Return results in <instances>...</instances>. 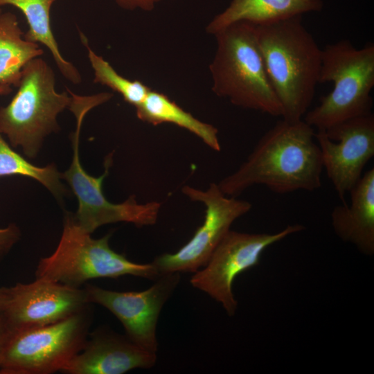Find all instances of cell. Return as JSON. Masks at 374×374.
Returning a JSON list of instances; mask_svg holds the SVG:
<instances>
[{
  "label": "cell",
  "mask_w": 374,
  "mask_h": 374,
  "mask_svg": "<svg viewBox=\"0 0 374 374\" xmlns=\"http://www.w3.org/2000/svg\"><path fill=\"white\" fill-rule=\"evenodd\" d=\"M314 129L303 119L278 121L259 139L245 161L218 184L231 197L261 184L278 194L314 191L323 170Z\"/></svg>",
  "instance_id": "6da1fadb"
},
{
  "label": "cell",
  "mask_w": 374,
  "mask_h": 374,
  "mask_svg": "<svg viewBox=\"0 0 374 374\" xmlns=\"http://www.w3.org/2000/svg\"><path fill=\"white\" fill-rule=\"evenodd\" d=\"M258 46L282 118L301 121L319 83L322 49L302 22V15L255 24Z\"/></svg>",
  "instance_id": "7a4b0ae2"
},
{
  "label": "cell",
  "mask_w": 374,
  "mask_h": 374,
  "mask_svg": "<svg viewBox=\"0 0 374 374\" xmlns=\"http://www.w3.org/2000/svg\"><path fill=\"white\" fill-rule=\"evenodd\" d=\"M214 36L217 48L209 65L214 93L235 106L282 117L283 108L265 66L255 24L238 21Z\"/></svg>",
  "instance_id": "3957f363"
},
{
  "label": "cell",
  "mask_w": 374,
  "mask_h": 374,
  "mask_svg": "<svg viewBox=\"0 0 374 374\" xmlns=\"http://www.w3.org/2000/svg\"><path fill=\"white\" fill-rule=\"evenodd\" d=\"M333 82L332 90L306 112L303 120L317 130L329 129L347 120L372 113L374 45L357 48L348 40L322 49L319 83Z\"/></svg>",
  "instance_id": "277c9868"
},
{
  "label": "cell",
  "mask_w": 374,
  "mask_h": 374,
  "mask_svg": "<svg viewBox=\"0 0 374 374\" xmlns=\"http://www.w3.org/2000/svg\"><path fill=\"white\" fill-rule=\"evenodd\" d=\"M17 87L9 104L0 107V132L12 147H21L33 159L44 138L59 130L57 116L69 109L72 92L56 91L55 73L41 57L26 64Z\"/></svg>",
  "instance_id": "5b68a950"
},
{
  "label": "cell",
  "mask_w": 374,
  "mask_h": 374,
  "mask_svg": "<svg viewBox=\"0 0 374 374\" xmlns=\"http://www.w3.org/2000/svg\"><path fill=\"white\" fill-rule=\"evenodd\" d=\"M110 236L93 238L77 224L73 214L67 213L57 247L52 254L39 260L36 278L80 287L93 278L131 275L156 280L160 276L152 262L136 263L114 251L109 244Z\"/></svg>",
  "instance_id": "8992f818"
},
{
  "label": "cell",
  "mask_w": 374,
  "mask_h": 374,
  "mask_svg": "<svg viewBox=\"0 0 374 374\" xmlns=\"http://www.w3.org/2000/svg\"><path fill=\"white\" fill-rule=\"evenodd\" d=\"M96 106L90 97H77L70 109L76 117V130L72 136L73 158L69 168L61 174V178L69 185L78 202V208L73 215L77 224L91 234L98 227L111 223L125 222L137 226L154 224L158 217L161 204L151 202L139 204L130 197L121 204H113L105 197L102 188L108 173L111 154L106 159L105 171L99 177L89 175L82 168L79 157L81 125L87 112Z\"/></svg>",
  "instance_id": "52a82bcc"
},
{
  "label": "cell",
  "mask_w": 374,
  "mask_h": 374,
  "mask_svg": "<svg viewBox=\"0 0 374 374\" xmlns=\"http://www.w3.org/2000/svg\"><path fill=\"white\" fill-rule=\"evenodd\" d=\"M89 306L60 321L12 332L0 374H50L61 370L82 349L91 323Z\"/></svg>",
  "instance_id": "ba28073f"
},
{
  "label": "cell",
  "mask_w": 374,
  "mask_h": 374,
  "mask_svg": "<svg viewBox=\"0 0 374 374\" xmlns=\"http://www.w3.org/2000/svg\"><path fill=\"white\" fill-rule=\"evenodd\" d=\"M304 229L301 224H292L275 233H249L230 230L203 269L195 272L190 283L220 303L229 316H233L238 308L233 293L235 278L257 265L268 247Z\"/></svg>",
  "instance_id": "9c48e42d"
},
{
  "label": "cell",
  "mask_w": 374,
  "mask_h": 374,
  "mask_svg": "<svg viewBox=\"0 0 374 374\" xmlns=\"http://www.w3.org/2000/svg\"><path fill=\"white\" fill-rule=\"evenodd\" d=\"M181 190L191 200L204 204V221L192 238L177 251L154 258L152 263L160 275L195 273L205 266L234 221L251 208L250 202L224 195L217 184H211L204 191L188 186H184Z\"/></svg>",
  "instance_id": "30bf717a"
},
{
  "label": "cell",
  "mask_w": 374,
  "mask_h": 374,
  "mask_svg": "<svg viewBox=\"0 0 374 374\" xmlns=\"http://www.w3.org/2000/svg\"><path fill=\"white\" fill-rule=\"evenodd\" d=\"M179 280L180 273L174 272L160 275L154 284L141 292H116L91 285L84 289L90 303L103 306L121 321L130 341L156 353L159 314Z\"/></svg>",
  "instance_id": "8fae6325"
},
{
  "label": "cell",
  "mask_w": 374,
  "mask_h": 374,
  "mask_svg": "<svg viewBox=\"0 0 374 374\" xmlns=\"http://www.w3.org/2000/svg\"><path fill=\"white\" fill-rule=\"evenodd\" d=\"M323 169L342 203L374 155V115L355 117L314 134Z\"/></svg>",
  "instance_id": "7c38bea8"
},
{
  "label": "cell",
  "mask_w": 374,
  "mask_h": 374,
  "mask_svg": "<svg viewBox=\"0 0 374 374\" xmlns=\"http://www.w3.org/2000/svg\"><path fill=\"white\" fill-rule=\"evenodd\" d=\"M84 289L35 278L7 287L1 311L12 332L50 325L90 306Z\"/></svg>",
  "instance_id": "4fadbf2b"
},
{
  "label": "cell",
  "mask_w": 374,
  "mask_h": 374,
  "mask_svg": "<svg viewBox=\"0 0 374 374\" xmlns=\"http://www.w3.org/2000/svg\"><path fill=\"white\" fill-rule=\"evenodd\" d=\"M157 362L148 351L108 328L88 335L82 349L61 370L66 374H123L134 368H150Z\"/></svg>",
  "instance_id": "5bb4252c"
},
{
  "label": "cell",
  "mask_w": 374,
  "mask_h": 374,
  "mask_svg": "<svg viewBox=\"0 0 374 374\" xmlns=\"http://www.w3.org/2000/svg\"><path fill=\"white\" fill-rule=\"evenodd\" d=\"M350 204L336 206L331 213L335 233L368 256L374 253V168L366 171L350 190Z\"/></svg>",
  "instance_id": "9a60e30c"
},
{
  "label": "cell",
  "mask_w": 374,
  "mask_h": 374,
  "mask_svg": "<svg viewBox=\"0 0 374 374\" xmlns=\"http://www.w3.org/2000/svg\"><path fill=\"white\" fill-rule=\"evenodd\" d=\"M322 0H231L229 6L208 24L211 35L238 21L253 24L272 22L323 8Z\"/></svg>",
  "instance_id": "2e32d148"
},
{
  "label": "cell",
  "mask_w": 374,
  "mask_h": 374,
  "mask_svg": "<svg viewBox=\"0 0 374 374\" xmlns=\"http://www.w3.org/2000/svg\"><path fill=\"white\" fill-rule=\"evenodd\" d=\"M135 108L136 116L143 122L154 125L172 123L194 134L211 149H221L215 127L194 117L163 93L150 89Z\"/></svg>",
  "instance_id": "e0dca14e"
},
{
  "label": "cell",
  "mask_w": 374,
  "mask_h": 374,
  "mask_svg": "<svg viewBox=\"0 0 374 374\" xmlns=\"http://www.w3.org/2000/svg\"><path fill=\"white\" fill-rule=\"evenodd\" d=\"M57 0H0V6L10 5L21 11L28 29L24 38L41 44L50 51L60 72L73 84H79L82 76L78 69L61 53L51 26L50 12Z\"/></svg>",
  "instance_id": "ac0fdd59"
},
{
  "label": "cell",
  "mask_w": 374,
  "mask_h": 374,
  "mask_svg": "<svg viewBox=\"0 0 374 374\" xmlns=\"http://www.w3.org/2000/svg\"><path fill=\"white\" fill-rule=\"evenodd\" d=\"M17 16L0 14V85L17 87L21 72L30 60L41 57L44 51L38 44L26 40Z\"/></svg>",
  "instance_id": "d6986e66"
},
{
  "label": "cell",
  "mask_w": 374,
  "mask_h": 374,
  "mask_svg": "<svg viewBox=\"0 0 374 374\" xmlns=\"http://www.w3.org/2000/svg\"><path fill=\"white\" fill-rule=\"evenodd\" d=\"M0 132V177L21 175L33 178L55 197L61 198L67 190L61 182V173L54 164L36 166L15 152Z\"/></svg>",
  "instance_id": "ffe728a7"
},
{
  "label": "cell",
  "mask_w": 374,
  "mask_h": 374,
  "mask_svg": "<svg viewBox=\"0 0 374 374\" xmlns=\"http://www.w3.org/2000/svg\"><path fill=\"white\" fill-rule=\"evenodd\" d=\"M80 37L87 48L88 59L93 71V82L117 92L126 103L134 107L139 106L151 89L139 80H132L120 75L107 60L90 48L83 35Z\"/></svg>",
  "instance_id": "44dd1931"
},
{
  "label": "cell",
  "mask_w": 374,
  "mask_h": 374,
  "mask_svg": "<svg viewBox=\"0 0 374 374\" xmlns=\"http://www.w3.org/2000/svg\"><path fill=\"white\" fill-rule=\"evenodd\" d=\"M20 235L19 227L13 223L5 228H0V260L9 253L19 241Z\"/></svg>",
  "instance_id": "7402d4cb"
},
{
  "label": "cell",
  "mask_w": 374,
  "mask_h": 374,
  "mask_svg": "<svg viewBox=\"0 0 374 374\" xmlns=\"http://www.w3.org/2000/svg\"><path fill=\"white\" fill-rule=\"evenodd\" d=\"M120 8L127 10H152L163 0H113Z\"/></svg>",
  "instance_id": "603a6c76"
},
{
  "label": "cell",
  "mask_w": 374,
  "mask_h": 374,
  "mask_svg": "<svg viewBox=\"0 0 374 374\" xmlns=\"http://www.w3.org/2000/svg\"><path fill=\"white\" fill-rule=\"evenodd\" d=\"M11 333L12 331L6 322L1 310H0V364Z\"/></svg>",
  "instance_id": "cb8c5ba5"
},
{
  "label": "cell",
  "mask_w": 374,
  "mask_h": 374,
  "mask_svg": "<svg viewBox=\"0 0 374 374\" xmlns=\"http://www.w3.org/2000/svg\"><path fill=\"white\" fill-rule=\"evenodd\" d=\"M7 296V287H0V310L3 308Z\"/></svg>",
  "instance_id": "d4e9b609"
},
{
  "label": "cell",
  "mask_w": 374,
  "mask_h": 374,
  "mask_svg": "<svg viewBox=\"0 0 374 374\" xmlns=\"http://www.w3.org/2000/svg\"><path fill=\"white\" fill-rule=\"evenodd\" d=\"M12 91V88L8 85H0V96L7 95Z\"/></svg>",
  "instance_id": "484cf974"
},
{
  "label": "cell",
  "mask_w": 374,
  "mask_h": 374,
  "mask_svg": "<svg viewBox=\"0 0 374 374\" xmlns=\"http://www.w3.org/2000/svg\"><path fill=\"white\" fill-rule=\"evenodd\" d=\"M2 12V10L1 8H0V14Z\"/></svg>",
  "instance_id": "4316f807"
}]
</instances>
